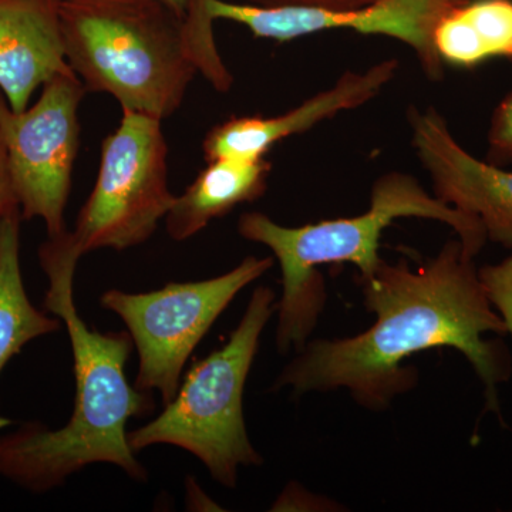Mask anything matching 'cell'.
<instances>
[{"instance_id": "1", "label": "cell", "mask_w": 512, "mask_h": 512, "mask_svg": "<svg viewBox=\"0 0 512 512\" xmlns=\"http://www.w3.org/2000/svg\"><path fill=\"white\" fill-rule=\"evenodd\" d=\"M365 308L376 316L362 335L313 340L282 370L272 389L291 387L295 396L345 387L367 409H386L416 383L404 359L424 350H460L485 386L488 409L498 413L497 386L512 373L500 339L507 325L488 298L474 259L451 239L436 258L416 271L407 261L380 262L375 274L359 278Z\"/></svg>"}, {"instance_id": "2", "label": "cell", "mask_w": 512, "mask_h": 512, "mask_svg": "<svg viewBox=\"0 0 512 512\" xmlns=\"http://www.w3.org/2000/svg\"><path fill=\"white\" fill-rule=\"evenodd\" d=\"M83 254L72 231L47 237L39 249L49 279L43 308L62 320L72 345L76 397L69 421L49 429L29 421L0 434V478L33 494H45L93 464L121 468L147 483L148 471L128 443V421L156 409L153 393L128 382L130 333L90 329L74 303V276Z\"/></svg>"}, {"instance_id": "3", "label": "cell", "mask_w": 512, "mask_h": 512, "mask_svg": "<svg viewBox=\"0 0 512 512\" xmlns=\"http://www.w3.org/2000/svg\"><path fill=\"white\" fill-rule=\"evenodd\" d=\"M67 62L87 92L167 119L202 74L221 93L234 79L208 13L181 19L160 0H59Z\"/></svg>"}, {"instance_id": "4", "label": "cell", "mask_w": 512, "mask_h": 512, "mask_svg": "<svg viewBox=\"0 0 512 512\" xmlns=\"http://www.w3.org/2000/svg\"><path fill=\"white\" fill-rule=\"evenodd\" d=\"M404 217L447 224L456 231L468 259L476 258L488 239L478 218L440 201L436 195L433 197L416 178L404 173H387L377 178L369 210L357 217L289 228L261 212L241 215L239 235L271 249L281 266L282 298L276 309L279 352H299L318 323L326 293L316 268L353 264L359 269L360 278H369L382 262L379 245L384 229Z\"/></svg>"}, {"instance_id": "5", "label": "cell", "mask_w": 512, "mask_h": 512, "mask_svg": "<svg viewBox=\"0 0 512 512\" xmlns=\"http://www.w3.org/2000/svg\"><path fill=\"white\" fill-rule=\"evenodd\" d=\"M276 309L275 292L256 288L228 342L194 363L156 419L128 431L134 453L157 444L181 448L227 488L237 485L239 468L264 463L249 440L242 400L259 340Z\"/></svg>"}, {"instance_id": "6", "label": "cell", "mask_w": 512, "mask_h": 512, "mask_svg": "<svg viewBox=\"0 0 512 512\" xmlns=\"http://www.w3.org/2000/svg\"><path fill=\"white\" fill-rule=\"evenodd\" d=\"M272 265L274 259L269 256H247L232 271L217 278L171 282L150 292H104L100 305L123 320L137 350L134 386L143 392L160 393L163 404L171 402L188 359L215 320L242 289L261 278Z\"/></svg>"}, {"instance_id": "7", "label": "cell", "mask_w": 512, "mask_h": 512, "mask_svg": "<svg viewBox=\"0 0 512 512\" xmlns=\"http://www.w3.org/2000/svg\"><path fill=\"white\" fill-rule=\"evenodd\" d=\"M167 157L161 120L123 110L101 144L99 175L72 231L83 255L124 251L153 237L177 197L168 187Z\"/></svg>"}, {"instance_id": "8", "label": "cell", "mask_w": 512, "mask_h": 512, "mask_svg": "<svg viewBox=\"0 0 512 512\" xmlns=\"http://www.w3.org/2000/svg\"><path fill=\"white\" fill-rule=\"evenodd\" d=\"M86 93L74 72L50 80L39 100L19 113L0 93V141L20 214L26 221L45 222L47 237L66 231L64 210L80 147L77 111Z\"/></svg>"}, {"instance_id": "9", "label": "cell", "mask_w": 512, "mask_h": 512, "mask_svg": "<svg viewBox=\"0 0 512 512\" xmlns=\"http://www.w3.org/2000/svg\"><path fill=\"white\" fill-rule=\"evenodd\" d=\"M467 0H373L359 8H259L247 3L205 0L214 20L245 26L258 39L289 42L299 37L346 29L362 35L392 37L412 47L424 74L433 82L444 77V63L434 49V30L441 19Z\"/></svg>"}, {"instance_id": "10", "label": "cell", "mask_w": 512, "mask_h": 512, "mask_svg": "<svg viewBox=\"0 0 512 512\" xmlns=\"http://www.w3.org/2000/svg\"><path fill=\"white\" fill-rule=\"evenodd\" d=\"M407 117L413 148L430 175L434 195L474 215L490 241L512 249V171L471 156L433 107L421 111L410 106Z\"/></svg>"}, {"instance_id": "11", "label": "cell", "mask_w": 512, "mask_h": 512, "mask_svg": "<svg viewBox=\"0 0 512 512\" xmlns=\"http://www.w3.org/2000/svg\"><path fill=\"white\" fill-rule=\"evenodd\" d=\"M399 69L396 59L375 64L366 72H346L328 90H323L281 116L231 117L212 127L202 143L205 161L218 158L261 160L285 138L311 130L320 121L340 111L353 110L375 99Z\"/></svg>"}, {"instance_id": "12", "label": "cell", "mask_w": 512, "mask_h": 512, "mask_svg": "<svg viewBox=\"0 0 512 512\" xmlns=\"http://www.w3.org/2000/svg\"><path fill=\"white\" fill-rule=\"evenodd\" d=\"M70 72L59 0H0V93L10 109H28L40 86Z\"/></svg>"}, {"instance_id": "13", "label": "cell", "mask_w": 512, "mask_h": 512, "mask_svg": "<svg viewBox=\"0 0 512 512\" xmlns=\"http://www.w3.org/2000/svg\"><path fill=\"white\" fill-rule=\"evenodd\" d=\"M271 170L265 158L208 161L187 190L175 197L164 220L167 234L174 241H185L238 205L258 200L265 194Z\"/></svg>"}, {"instance_id": "14", "label": "cell", "mask_w": 512, "mask_h": 512, "mask_svg": "<svg viewBox=\"0 0 512 512\" xmlns=\"http://www.w3.org/2000/svg\"><path fill=\"white\" fill-rule=\"evenodd\" d=\"M444 66L473 70L493 59L512 62V0H467L434 30Z\"/></svg>"}, {"instance_id": "15", "label": "cell", "mask_w": 512, "mask_h": 512, "mask_svg": "<svg viewBox=\"0 0 512 512\" xmlns=\"http://www.w3.org/2000/svg\"><path fill=\"white\" fill-rule=\"evenodd\" d=\"M20 210L0 222V376L33 340L62 329L63 322L29 299L20 265ZM10 421L0 416V430Z\"/></svg>"}, {"instance_id": "16", "label": "cell", "mask_w": 512, "mask_h": 512, "mask_svg": "<svg viewBox=\"0 0 512 512\" xmlns=\"http://www.w3.org/2000/svg\"><path fill=\"white\" fill-rule=\"evenodd\" d=\"M487 143V163L500 167L512 163V90L493 111Z\"/></svg>"}, {"instance_id": "17", "label": "cell", "mask_w": 512, "mask_h": 512, "mask_svg": "<svg viewBox=\"0 0 512 512\" xmlns=\"http://www.w3.org/2000/svg\"><path fill=\"white\" fill-rule=\"evenodd\" d=\"M488 298L507 325L512 335V255L501 264L487 265L478 269Z\"/></svg>"}, {"instance_id": "18", "label": "cell", "mask_w": 512, "mask_h": 512, "mask_svg": "<svg viewBox=\"0 0 512 512\" xmlns=\"http://www.w3.org/2000/svg\"><path fill=\"white\" fill-rule=\"evenodd\" d=\"M373 0H245L247 5L259 8H318L343 10L359 8Z\"/></svg>"}, {"instance_id": "19", "label": "cell", "mask_w": 512, "mask_h": 512, "mask_svg": "<svg viewBox=\"0 0 512 512\" xmlns=\"http://www.w3.org/2000/svg\"><path fill=\"white\" fill-rule=\"evenodd\" d=\"M15 210H19L18 198H16L12 180H10L5 147L0 141V222Z\"/></svg>"}, {"instance_id": "20", "label": "cell", "mask_w": 512, "mask_h": 512, "mask_svg": "<svg viewBox=\"0 0 512 512\" xmlns=\"http://www.w3.org/2000/svg\"><path fill=\"white\" fill-rule=\"evenodd\" d=\"M160 2L173 10L175 15L185 20L188 18V15H190L191 9L194 8L200 0H160Z\"/></svg>"}]
</instances>
